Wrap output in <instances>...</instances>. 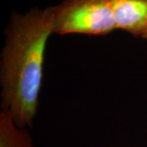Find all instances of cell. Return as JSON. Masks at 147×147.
Instances as JSON below:
<instances>
[{
    "label": "cell",
    "mask_w": 147,
    "mask_h": 147,
    "mask_svg": "<svg viewBox=\"0 0 147 147\" xmlns=\"http://www.w3.org/2000/svg\"><path fill=\"white\" fill-rule=\"evenodd\" d=\"M53 30V6L13 11L5 29L0 61L1 110H8L21 128L31 127L36 117Z\"/></svg>",
    "instance_id": "cell-1"
},
{
    "label": "cell",
    "mask_w": 147,
    "mask_h": 147,
    "mask_svg": "<svg viewBox=\"0 0 147 147\" xmlns=\"http://www.w3.org/2000/svg\"><path fill=\"white\" fill-rule=\"evenodd\" d=\"M0 147H33L30 132L17 126L7 110L0 111Z\"/></svg>",
    "instance_id": "cell-4"
},
{
    "label": "cell",
    "mask_w": 147,
    "mask_h": 147,
    "mask_svg": "<svg viewBox=\"0 0 147 147\" xmlns=\"http://www.w3.org/2000/svg\"><path fill=\"white\" fill-rule=\"evenodd\" d=\"M115 30L110 0H63L53 6V34L106 35Z\"/></svg>",
    "instance_id": "cell-2"
},
{
    "label": "cell",
    "mask_w": 147,
    "mask_h": 147,
    "mask_svg": "<svg viewBox=\"0 0 147 147\" xmlns=\"http://www.w3.org/2000/svg\"><path fill=\"white\" fill-rule=\"evenodd\" d=\"M117 30L147 40V0H110Z\"/></svg>",
    "instance_id": "cell-3"
}]
</instances>
